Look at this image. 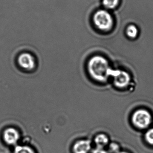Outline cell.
<instances>
[{"instance_id": "1", "label": "cell", "mask_w": 153, "mask_h": 153, "mask_svg": "<svg viewBox=\"0 0 153 153\" xmlns=\"http://www.w3.org/2000/svg\"><path fill=\"white\" fill-rule=\"evenodd\" d=\"M88 67L90 74L97 81L104 82L110 76L111 68L107 60L101 56H95L91 58Z\"/></svg>"}, {"instance_id": "2", "label": "cell", "mask_w": 153, "mask_h": 153, "mask_svg": "<svg viewBox=\"0 0 153 153\" xmlns=\"http://www.w3.org/2000/svg\"><path fill=\"white\" fill-rule=\"evenodd\" d=\"M94 22L96 27L102 30H109L113 25V19L109 13L101 10L97 11L94 16Z\"/></svg>"}, {"instance_id": "3", "label": "cell", "mask_w": 153, "mask_h": 153, "mask_svg": "<svg viewBox=\"0 0 153 153\" xmlns=\"http://www.w3.org/2000/svg\"><path fill=\"white\" fill-rule=\"evenodd\" d=\"M151 114L144 109L137 110L132 115V121L136 128L141 130L147 128L151 123Z\"/></svg>"}, {"instance_id": "4", "label": "cell", "mask_w": 153, "mask_h": 153, "mask_svg": "<svg viewBox=\"0 0 153 153\" xmlns=\"http://www.w3.org/2000/svg\"><path fill=\"white\" fill-rule=\"evenodd\" d=\"M112 76L114 79V83L118 87L123 88L128 85L130 82V76L128 73L120 70L111 69L110 76Z\"/></svg>"}, {"instance_id": "5", "label": "cell", "mask_w": 153, "mask_h": 153, "mask_svg": "<svg viewBox=\"0 0 153 153\" xmlns=\"http://www.w3.org/2000/svg\"><path fill=\"white\" fill-rule=\"evenodd\" d=\"M18 63L19 66L26 70H31L35 66L34 58L28 53H23L19 56Z\"/></svg>"}, {"instance_id": "6", "label": "cell", "mask_w": 153, "mask_h": 153, "mask_svg": "<svg viewBox=\"0 0 153 153\" xmlns=\"http://www.w3.org/2000/svg\"><path fill=\"white\" fill-rule=\"evenodd\" d=\"M91 149V141L87 139L76 141L72 146L73 153H89Z\"/></svg>"}, {"instance_id": "7", "label": "cell", "mask_w": 153, "mask_h": 153, "mask_svg": "<svg viewBox=\"0 0 153 153\" xmlns=\"http://www.w3.org/2000/svg\"><path fill=\"white\" fill-rule=\"evenodd\" d=\"M3 139L7 144L10 145H15L19 141V134L16 129L10 128L4 131Z\"/></svg>"}, {"instance_id": "8", "label": "cell", "mask_w": 153, "mask_h": 153, "mask_svg": "<svg viewBox=\"0 0 153 153\" xmlns=\"http://www.w3.org/2000/svg\"><path fill=\"white\" fill-rule=\"evenodd\" d=\"M94 142L97 148L103 149L109 144V139L107 135L100 133L97 135L94 139Z\"/></svg>"}, {"instance_id": "9", "label": "cell", "mask_w": 153, "mask_h": 153, "mask_svg": "<svg viewBox=\"0 0 153 153\" xmlns=\"http://www.w3.org/2000/svg\"><path fill=\"white\" fill-rule=\"evenodd\" d=\"M14 153H36L32 148L26 145H17Z\"/></svg>"}, {"instance_id": "10", "label": "cell", "mask_w": 153, "mask_h": 153, "mask_svg": "<svg viewBox=\"0 0 153 153\" xmlns=\"http://www.w3.org/2000/svg\"><path fill=\"white\" fill-rule=\"evenodd\" d=\"M126 33L128 37L131 38H134L137 37L138 33V29L134 25L128 26L126 29Z\"/></svg>"}, {"instance_id": "11", "label": "cell", "mask_w": 153, "mask_h": 153, "mask_svg": "<svg viewBox=\"0 0 153 153\" xmlns=\"http://www.w3.org/2000/svg\"><path fill=\"white\" fill-rule=\"evenodd\" d=\"M119 0H103V6L108 9H113L118 5Z\"/></svg>"}, {"instance_id": "12", "label": "cell", "mask_w": 153, "mask_h": 153, "mask_svg": "<svg viewBox=\"0 0 153 153\" xmlns=\"http://www.w3.org/2000/svg\"><path fill=\"white\" fill-rule=\"evenodd\" d=\"M145 140L149 145L153 146V128H149L145 132Z\"/></svg>"}, {"instance_id": "13", "label": "cell", "mask_w": 153, "mask_h": 153, "mask_svg": "<svg viewBox=\"0 0 153 153\" xmlns=\"http://www.w3.org/2000/svg\"><path fill=\"white\" fill-rule=\"evenodd\" d=\"M108 151L110 153H118L120 151V146L118 143L115 142L110 143L108 146Z\"/></svg>"}, {"instance_id": "14", "label": "cell", "mask_w": 153, "mask_h": 153, "mask_svg": "<svg viewBox=\"0 0 153 153\" xmlns=\"http://www.w3.org/2000/svg\"><path fill=\"white\" fill-rule=\"evenodd\" d=\"M91 153H110L108 151H106L103 149H98L96 148L95 149H94Z\"/></svg>"}, {"instance_id": "15", "label": "cell", "mask_w": 153, "mask_h": 153, "mask_svg": "<svg viewBox=\"0 0 153 153\" xmlns=\"http://www.w3.org/2000/svg\"><path fill=\"white\" fill-rule=\"evenodd\" d=\"M118 153H129L128 152H127L126 151H120Z\"/></svg>"}]
</instances>
